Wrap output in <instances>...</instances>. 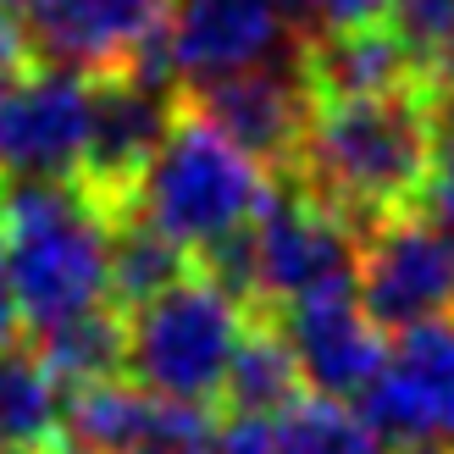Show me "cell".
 <instances>
[{
    "label": "cell",
    "mask_w": 454,
    "mask_h": 454,
    "mask_svg": "<svg viewBox=\"0 0 454 454\" xmlns=\"http://www.w3.org/2000/svg\"><path fill=\"white\" fill-rule=\"evenodd\" d=\"M0 6H12V12L22 17V12H28V6H34V0H0Z\"/></svg>",
    "instance_id": "484cf974"
},
{
    "label": "cell",
    "mask_w": 454,
    "mask_h": 454,
    "mask_svg": "<svg viewBox=\"0 0 454 454\" xmlns=\"http://www.w3.org/2000/svg\"><path fill=\"white\" fill-rule=\"evenodd\" d=\"M355 404L382 443L416 449L454 438V316L404 327Z\"/></svg>",
    "instance_id": "9c48e42d"
},
{
    "label": "cell",
    "mask_w": 454,
    "mask_h": 454,
    "mask_svg": "<svg viewBox=\"0 0 454 454\" xmlns=\"http://www.w3.org/2000/svg\"><path fill=\"white\" fill-rule=\"evenodd\" d=\"M433 172V133H427L421 83L394 95L360 100H316L294 167V177L316 206L366 239V227L416 206Z\"/></svg>",
    "instance_id": "6da1fadb"
},
{
    "label": "cell",
    "mask_w": 454,
    "mask_h": 454,
    "mask_svg": "<svg viewBox=\"0 0 454 454\" xmlns=\"http://www.w3.org/2000/svg\"><path fill=\"white\" fill-rule=\"evenodd\" d=\"M51 454H83V449H73V443H56V449H51Z\"/></svg>",
    "instance_id": "4316f807"
},
{
    "label": "cell",
    "mask_w": 454,
    "mask_h": 454,
    "mask_svg": "<svg viewBox=\"0 0 454 454\" xmlns=\"http://www.w3.org/2000/svg\"><path fill=\"white\" fill-rule=\"evenodd\" d=\"M266 194L271 172L184 106V117L172 122L167 145L155 150L128 206L161 227L172 244H184L189 255H206L261 211Z\"/></svg>",
    "instance_id": "3957f363"
},
{
    "label": "cell",
    "mask_w": 454,
    "mask_h": 454,
    "mask_svg": "<svg viewBox=\"0 0 454 454\" xmlns=\"http://www.w3.org/2000/svg\"><path fill=\"white\" fill-rule=\"evenodd\" d=\"M416 206H421L427 222H438L454 233V155H433V172H427Z\"/></svg>",
    "instance_id": "7402d4cb"
},
{
    "label": "cell",
    "mask_w": 454,
    "mask_h": 454,
    "mask_svg": "<svg viewBox=\"0 0 454 454\" xmlns=\"http://www.w3.org/2000/svg\"><path fill=\"white\" fill-rule=\"evenodd\" d=\"M278 454H388L366 416L338 399L310 394L278 416Z\"/></svg>",
    "instance_id": "ac0fdd59"
},
{
    "label": "cell",
    "mask_w": 454,
    "mask_h": 454,
    "mask_svg": "<svg viewBox=\"0 0 454 454\" xmlns=\"http://www.w3.org/2000/svg\"><path fill=\"white\" fill-rule=\"evenodd\" d=\"M278 333L288 338L294 349V366L310 382V394L349 404L372 388V377L382 366V327L366 316L355 283H338V288H316L305 300H294L283 310H271Z\"/></svg>",
    "instance_id": "8fae6325"
},
{
    "label": "cell",
    "mask_w": 454,
    "mask_h": 454,
    "mask_svg": "<svg viewBox=\"0 0 454 454\" xmlns=\"http://www.w3.org/2000/svg\"><path fill=\"white\" fill-rule=\"evenodd\" d=\"M111 305L122 316H133L139 305H150L155 294H167L172 283H184L194 271V255L184 244H172L155 222H145L133 206L111 211Z\"/></svg>",
    "instance_id": "9a60e30c"
},
{
    "label": "cell",
    "mask_w": 454,
    "mask_h": 454,
    "mask_svg": "<svg viewBox=\"0 0 454 454\" xmlns=\"http://www.w3.org/2000/svg\"><path fill=\"white\" fill-rule=\"evenodd\" d=\"M67 388L34 349H0V454H51L61 443Z\"/></svg>",
    "instance_id": "5bb4252c"
},
{
    "label": "cell",
    "mask_w": 454,
    "mask_h": 454,
    "mask_svg": "<svg viewBox=\"0 0 454 454\" xmlns=\"http://www.w3.org/2000/svg\"><path fill=\"white\" fill-rule=\"evenodd\" d=\"M355 294L382 333L454 316V233L411 211L366 227Z\"/></svg>",
    "instance_id": "52a82bcc"
},
{
    "label": "cell",
    "mask_w": 454,
    "mask_h": 454,
    "mask_svg": "<svg viewBox=\"0 0 454 454\" xmlns=\"http://www.w3.org/2000/svg\"><path fill=\"white\" fill-rule=\"evenodd\" d=\"M184 106L194 117H206L216 133H227L244 155H255L266 172H288L316 100L305 89L300 61H283V67H255V73H233L216 83H194L184 89Z\"/></svg>",
    "instance_id": "7c38bea8"
},
{
    "label": "cell",
    "mask_w": 454,
    "mask_h": 454,
    "mask_svg": "<svg viewBox=\"0 0 454 454\" xmlns=\"http://www.w3.org/2000/svg\"><path fill=\"white\" fill-rule=\"evenodd\" d=\"M17 333H22V305H17V283H12L6 244H0V349L17 344Z\"/></svg>",
    "instance_id": "cb8c5ba5"
},
{
    "label": "cell",
    "mask_w": 454,
    "mask_h": 454,
    "mask_svg": "<svg viewBox=\"0 0 454 454\" xmlns=\"http://www.w3.org/2000/svg\"><path fill=\"white\" fill-rule=\"evenodd\" d=\"M244 327L249 305L239 294L211 283L206 271H189L184 283L128 316V372L155 399L211 411L227 388V366L239 355Z\"/></svg>",
    "instance_id": "277c9868"
},
{
    "label": "cell",
    "mask_w": 454,
    "mask_h": 454,
    "mask_svg": "<svg viewBox=\"0 0 454 454\" xmlns=\"http://www.w3.org/2000/svg\"><path fill=\"white\" fill-rule=\"evenodd\" d=\"M300 73H305L310 100H360V95H394V89L421 83L411 51L399 44L388 22L305 39Z\"/></svg>",
    "instance_id": "4fadbf2b"
},
{
    "label": "cell",
    "mask_w": 454,
    "mask_h": 454,
    "mask_svg": "<svg viewBox=\"0 0 454 454\" xmlns=\"http://www.w3.org/2000/svg\"><path fill=\"white\" fill-rule=\"evenodd\" d=\"M172 0H34L22 12L34 56L78 78H111L139 67V56L167 34Z\"/></svg>",
    "instance_id": "30bf717a"
},
{
    "label": "cell",
    "mask_w": 454,
    "mask_h": 454,
    "mask_svg": "<svg viewBox=\"0 0 454 454\" xmlns=\"http://www.w3.org/2000/svg\"><path fill=\"white\" fill-rule=\"evenodd\" d=\"M34 67V44H28V28H22V17L12 6H0V89L12 78H22Z\"/></svg>",
    "instance_id": "603a6c76"
},
{
    "label": "cell",
    "mask_w": 454,
    "mask_h": 454,
    "mask_svg": "<svg viewBox=\"0 0 454 454\" xmlns=\"http://www.w3.org/2000/svg\"><path fill=\"white\" fill-rule=\"evenodd\" d=\"M305 17V28L316 22V34H338V28H372L388 22V0H294Z\"/></svg>",
    "instance_id": "ffe728a7"
},
{
    "label": "cell",
    "mask_w": 454,
    "mask_h": 454,
    "mask_svg": "<svg viewBox=\"0 0 454 454\" xmlns=\"http://www.w3.org/2000/svg\"><path fill=\"white\" fill-rule=\"evenodd\" d=\"M177 117H184V89H177L161 44L145 51L139 67H128V73L89 78V150L78 184L106 211L128 206V194L139 189L145 167L167 145Z\"/></svg>",
    "instance_id": "5b68a950"
},
{
    "label": "cell",
    "mask_w": 454,
    "mask_h": 454,
    "mask_svg": "<svg viewBox=\"0 0 454 454\" xmlns=\"http://www.w3.org/2000/svg\"><path fill=\"white\" fill-rule=\"evenodd\" d=\"M305 39L294 0H172L167 12V61L184 89L300 61Z\"/></svg>",
    "instance_id": "8992f818"
},
{
    "label": "cell",
    "mask_w": 454,
    "mask_h": 454,
    "mask_svg": "<svg viewBox=\"0 0 454 454\" xmlns=\"http://www.w3.org/2000/svg\"><path fill=\"white\" fill-rule=\"evenodd\" d=\"M34 355L51 366V377L67 394L89 388V382H111L128 372V316L117 305H95L34 338Z\"/></svg>",
    "instance_id": "e0dca14e"
},
{
    "label": "cell",
    "mask_w": 454,
    "mask_h": 454,
    "mask_svg": "<svg viewBox=\"0 0 454 454\" xmlns=\"http://www.w3.org/2000/svg\"><path fill=\"white\" fill-rule=\"evenodd\" d=\"M404 454H449L443 443H416V449H404Z\"/></svg>",
    "instance_id": "d4e9b609"
},
{
    "label": "cell",
    "mask_w": 454,
    "mask_h": 454,
    "mask_svg": "<svg viewBox=\"0 0 454 454\" xmlns=\"http://www.w3.org/2000/svg\"><path fill=\"white\" fill-rule=\"evenodd\" d=\"M0 244L12 261L22 333H51L111 305V211L83 184H0Z\"/></svg>",
    "instance_id": "7a4b0ae2"
},
{
    "label": "cell",
    "mask_w": 454,
    "mask_h": 454,
    "mask_svg": "<svg viewBox=\"0 0 454 454\" xmlns=\"http://www.w3.org/2000/svg\"><path fill=\"white\" fill-rule=\"evenodd\" d=\"M89 150V78L28 67L0 89V184H78Z\"/></svg>",
    "instance_id": "ba28073f"
},
{
    "label": "cell",
    "mask_w": 454,
    "mask_h": 454,
    "mask_svg": "<svg viewBox=\"0 0 454 454\" xmlns=\"http://www.w3.org/2000/svg\"><path fill=\"white\" fill-rule=\"evenodd\" d=\"M449 454H454V449H449Z\"/></svg>",
    "instance_id": "83f0119b"
},
{
    "label": "cell",
    "mask_w": 454,
    "mask_h": 454,
    "mask_svg": "<svg viewBox=\"0 0 454 454\" xmlns=\"http://www.w3.org/2000/svg\"><path fill=\"white\" fill-rule=\"evenodd\" d=\"M421 106H427V133H433V155H454V73L421 83Z\"/></svg>",
    "instance_id": "44dd1931"
},
{
    "label": "cell",
    "mask_w": 454,
    "mask_h": 454,
    "mask_svg": "<svg viewBox=\"0 0 454 454\" xmlns=\"http://www.w3.org/2000/svg\"><path fill=\"white\" fill-rule=\"evenodd\" d=\"M300 388H305V377L294 366V349L278 333V322L271 316H249L239 355L227 366V388H222L227 416H283L288 404L305 399Z\"/></svg>",
    "instance_id": "2e32d148"
},
{
    "label": "cell",
    "mask_w": 454,
    "mask_h": 454,
    "mask_svg": "<svg viewBox=\"0 0 454 454\" xmlns=\"http://www.w3.org/2000/svg\"><path fill=\"white\" fill-rule=\"evenodd\" d=\"M388 28L411 51L421 83L454 73V0H388Z\"/></svg>",
    "instance_id": "d6986e66"
}]
</instances>
